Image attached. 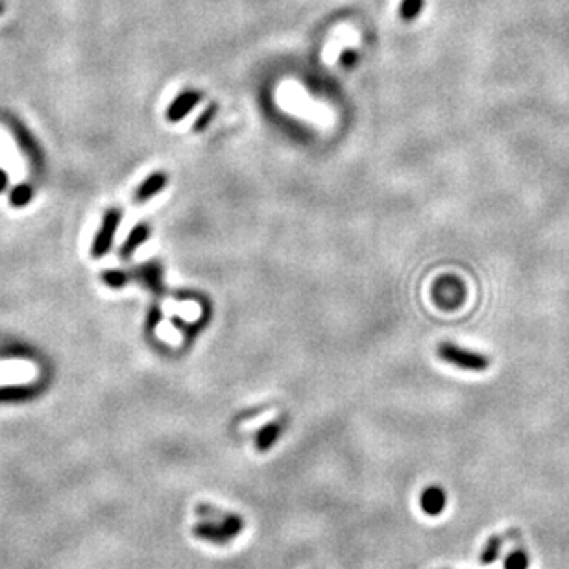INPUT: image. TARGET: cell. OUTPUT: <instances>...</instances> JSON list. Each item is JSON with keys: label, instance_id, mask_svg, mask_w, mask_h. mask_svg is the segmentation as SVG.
Segmentation results:
<instances>
[{"label": "cell", "instance_id": "2e32d148", "mask_svg": "<svg viewBox=\"0 0 569 569\" xmlns=\"http://www.w3.org/2000/svg\"><path fill=\"white\" fill-rule=\"evenodd\" d=\"M32 196H34V191L30 189V185H19L10 194V203L15 207H24V205H28Z\"/></svg>", "mask_w": 569, "mask_h": 569}, {"label": "cell", "instance_id": "7c38bea8", "mask_svg": "<svg viewBox=\"0 0 569 569\" xmlns=\"http://www.w3.org/2000/svg\"><path fill=\"white\" fill-rule=\"evenodd\" d=\"M423 0H403L400 6V17L405 23H412L422 13Z\"/></svg>", "mask_w": 569, "mask_h": 569}, {"label": "cell", "instance_id": "d6986e66", "mask_svg": "<svg viewBox=\"0 0 569 569\" xmlns=\"http://www.w3.org/2000/svg\"><path fill=\"white\" fill-rule=\"evenodd\" d=\"M159 320H161V310H159V307H152V309H150V315H148V329L153 331V327L158 326Z\"/></svg>", "mask_w": 569, "mask_h": 569}, {"label": "cell", "instance_id": "9c48e42d", "mask_svg": "<svg viewBox=\"0 0 569 569\" xmlns=\"http://www.w3.org/2000/svg\"><path fill=\"white\" fill-rule=\"evenodd\" d=\"M137 279H141L150 290L153 292H161L163 290V268L159 263H147L137 268L136 272Z\"/></svg>", "mask_w": 569, "mask_h": 569}, {"label": "cell", "instance_id": "e0dca14e", "mask_svg": "<svg viewBox=\"0 0 569 569\" xmlns=\"http://www.w3.org/2000/svg\"><path fill=\"white\" fill-rule=\"evenodd\" d=\"M214 113H216V104H211V106H209L207 109H205V111H203L202 115L198 117L196 122H194V126H192V130H194V131H203V130H205V128L209 126V122L213 120Z\"/></svg>", "mask_w": 569, "mask_h": 569}, {"label": "cell", "instance_id": "52a82bcc", "mask_svg": "<svg viewBox=\"0 0 569 569\" xmlns=\"http://www.w3.org/2000/svg\"><path fill=\"white\" fill-rule=\"evenodd\" d=\"M192 534L196 536L198 540L203 541H211V543H216V545H224V543H230L232 541V536L227 534L222 523H213V521H202L192 527Z\"/></svg>", "mask_w": 569, "mask_h": 569}, {"label": "cell", "instance_id": "ffe728a7", "mask_svg": "<svg viewBox=\"0 0 569 569\" xmlns=\"http://www.w3.org/2000/svg\"><path fill=\"white\" fill-rule=\"evenodd\" d=\"M6 185H8V176H6V172H4V170H0V192L4 191V189H6Z\"/></svg>", "mask_w": 569, "mask_h": 569}, {"label": "cell", "instance_id": "44dd1931", "mask_svg": "<svg viewBox=\"0 0 569 569\" xmlns=\"http://www.w3.org/2000/svg\"><path fill=\"white\" fill-rule=\"evenodd\" d=\"M4 12V2H2V0H0V13Z\"/></svg>", "mask_w": 569, "mask_h": 569}, {"label": "cell", "instance_id": "5bb4252c", "mask_svg": "<svg viewBox=\"0 0 569 569\" xmlns=\"http://www.w3.org/2000/svg\"><path fill=\"white\" fill-rule=\"evenodd\" d=\"M222 525H224L225 532L232 536V540L237 538L244 530V519L241 516H237V514H224L222 516Z\"/></svg>", "mask_w": 569, "mask_h": 569}, {"label": "cell", "instance_id": "30bf717a", "mask_svg": "<svg viewBox=\"0 0 569 569\" xmlns=\"http://www.w3.org/2000/svg\"><path fill=\"white\" fill-rule=\"evenodd\" d=\"M283 433V422H270L266 423L265 427L261 429L257 436H255V449L265 453V451L272 449L279 436Z\"/></svg>", "mask_w": 569, "mask_h": 569}, {"label": "cell", "instance_id": "277c9868", "mask_svg": "<svg viewBox=\"0 0 569 569\" xmlns=\"http://www.w3.org/2000/svg\"><path fill=\"white\" fill-rule=\"evenodd\" d=\"M202 102V93L194 89H185L183 93L176 96L174 100L170 102L169 109H167V119L169 122H180L192 111L196 109V106Z\"/></svg>", "mask_w": 569, "mask_h": 569}, {"label": "cell", "instance_id": "5b68a950", "mask_svg": "<svg viewBox=\"0 0 569 569\" xmlns=\"http://www.w3.org/2000/svg\"><path fill=\"white\" fill-rule=\"evenodd\" d=\"M445 503H447V496L444 488L438 485L427 486L420 497V507L427 516H440L445 510Z\"/></svg>", "mask_w": 569, "mask_h": 569}, {"label": "cell", "instance_id": "ba28073f", "mask_svg": "<svg viewBox=\"0 0 569 569\" xmlns=\"http://www.w3.org/2000/svg\"><path fill=\"white\" fill-rule=\"evenodd\" d=\"M148 239H150V225H148L147 222L137 224L136 227L130 232V235L126 237L122 246H120L119 255L122 257V259H130L131 255L137 252V248H141L142 244L147 243Z\"/></svg>", "mask_w": 569, "mask_h": 569}, {"label": "cell", "instance_id": "8992f818", "mask_svg": "<svg viewBox=\"0 0 569 569\" xmlns=\"http://www.w3.org/2000/svg\"><path fill=\"white\" fill-rule=\"evenodd\" d=\"M167 183H169V176L163 174V172H153L142 181L141 185L137 187L136 194H133V202L144 203L148 200H152L153 196H158L159 192L163 191Z\"/></svg>", "mask_w": 569, "mask_h": 569}, {"label": "cell", "instance_id": "7a4b0ae2", "mask_svg": "<svg viewBox=\"0 0 569 569\" xmlns=\"http://www.w3.org/2000/svg\"><path fill=\"white\" fill-rule=\"evenodd\" d=\"M466 298V288L463 281L455 276H444L436 279L433 287V299L440 309L453 310L460 307Z\"/></svg>", "mask_w": 569, "mask_h": 569}, {"label": "cell", "instance_id": "8fae6325", "mask_svg": "<svg viewBox=\"0 0 569 569\" xmlns=\"http://www.w3.org/2000/svg\"><path fill=\"white\" fill-rule=\"evenodd\" d=\"M503 549V538L501 536H492L490 540L486 541L485 549L481 551L479 554V562L481 566H490L499 558Z\"/></svg>", "mask_w": 569, "mask_h": 569}, {"label": "cell", "instance_id": "4fadbf2b", "mask_svg": "<svg viewBox=\"0 0 569 569\" xmlns=\"http://www.w3.org/2000/svg\"><path fill=\"white\" fill-rule=\"evenodd\" d=\"M503 569H529V554L523 549H516L505 558Z\"/></svg>", "mask_w": 569, "mask_h": 569}, {"label": "cell", "instance_id": "ac0fdd59", "mask_svg": "<svg viewBox=\"0 0 569 569\" xmlns=\"http://www.w3.org/2000/svg\"><path fill=\"white\" fill-rule=\"evenodd\" d=\"M338 63H340V67L353 68V67H355V63H357V52L355 50H344L342 54H340V57H338Z\"/></svg>", "mask_w": 569, "mask_h": 569}, {"label": "cell", "instance_id": "3957f363", "mask_svg": "<svg viewBox=\"0 0 569 569\" xmlns=\"http://www.w3.org/2000/svg\"><path fill=\"white\" fill-rule=\"evenodd\" d=\"M120 220H122V211L119 207L107 209L104 218H102L100 230L96 233L93 246H91V257L93 259H100L111 250L113 239H115V233L119 230Z\"/></svg>", "mask_w": 569, "mask_h": 569}, {"label": "cell", "instance_id": "9a60e30c", "mask_svg": "<svg viewBox=\"0 0 569 569\" xmlns=\"http://www.w3.org/2000/svg\"><path fill=\"white\" fill-rule=\"evenodd\" d=\"M102 281L106 283L107 287L111 288H122L128 285L130 281V276L122 270H107L102 274Z\"/></svg>", "mask_w": 569, "mask_h": 569}, {"label": "cell", "instance_id": "6da1fadb", "mask_svg": "<svg viewBox=\"0 0 569 569\" xmlns=\"http://www.w3.org/2000/svg\"><path fill=\"white\" fill-rule=\"evenodd\" d=\"M438 357L447 364L463 368L468 372H485L492 364V361L485 353L466 350V348L453 344V342H442L438 346Z\"/></svg>", "mask_w": 569, "mask_h": 569}]
</instances>
